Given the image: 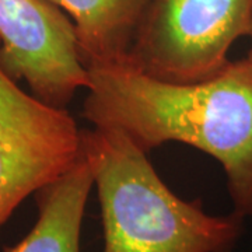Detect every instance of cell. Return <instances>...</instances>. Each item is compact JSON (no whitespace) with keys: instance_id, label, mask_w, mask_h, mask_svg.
I'll use <instances>...</instances> for the list:
<instances>
[{"instance_id":"obj_2","label":"cell","mask_w":252,"mask_h":252,"mask_svg":"<svg viewBox=\"0 0 252 252\" xmlns=\"http://www.w3.org/2000/svg\"><path fill=\"white\" fill-rule=\"evenodd\" d=\"M98 193L104 252H231L244 231L237 213L212 216L177 196L147 153L117 127L83 130Z\"/></svg>"},{"instance_id":"obj_10","label":"cell","mask_w":252,"mask_h":252,"mask_svg":"<svg viewBox=\"0 0 252 252\" xmlns=\"http://www.w3.org/2000/svg\"><path fill=\"white\" fill-rule=\"evenodd\" d=\"M49 1H54V3H56V1H55V0H49Z\"/></svg>"},{"instance_id":"obj_4","label":"cell","mask_w":252,"mask_h":252,"mask_svg":"<svg viewBox=\"0 0 252 252\" xmlns=\"http://www.w3.org/2000/svg\"><path fill=\"white\" fill-rule=\"evenodd\" d=\"M81 133L66 109L26 93L0 62V230L30 195L76 162Z\"/></svg>"},{"instance_id":"obj_6","label":"cell","mask_w":252,"mask_h":252,"mask_svg":"<svg viewBox=\"0 0 252 252\" xmlns=\"http://www.w3.org/2000/svg\"><path fill=\"white\" fill-rule=\"evenodd\" d=\"M93 187L91 167L81 150L67 171L36 192L35 224L4 252H80L81 223Z\"/></svg>"},{"instance_id":"obj_8","label":"cell","mask_w":252,"mask_h":252,"mask_svg":"<svg viewBox=\"0 0 252 252\" xmlns=\"http://www.w3.org/2000/svg\"><path fill=\"white\" fill-rule=\"evenodd\" d=\"M251 39H252V38H251ZM247 56H248V58H251V59H252V48L250 49V52H248V55H247Z\"/></svg>"},{"instance_id":"obj_11","label":"cell","mask_w":252,"mask_h":252,"mask_svg":"<svg viewBox=\"0 0 252 252\" xmlns=\"http://www.w3.org/2000/svg\"><path fill=\"white\" fill-rule=\"evenodd\" d=\"M231 252H233V251H231Z\"/></svg>"},{"instance_id":"obj_9","label":"cell","mask_w":252,"mask_h":252,"mask_svg":"<svg viewBox=\"0 0 252 252\" xmlns=\"http://www.w3.org/2000/svg\"><path fill=\"white\" fill-rule=\"evenodd\" d=\"M250 36L252 38V24H251V32H250Z\"/></svg>"},{"instance_id":"obj_3","label":"cell","mask_w":252,"mask_h":252,"mask_svg":"<svg viewBox=\"0 0 252 252\" xmlns=\"http://www.w3.org/2000/svg\"><path fill=\"white\" fill-rule=\"evenodd\" d=\"M251 24L252 0H150L126 62L158 80H205Z\"/></svg>"},{"instance_id":"obj_7","label":"cell","mask_w":252,"mask_h":252,"mask_svg":"<svg viewBox=\"0 0 252 252\" xmlns=\"http://www.w3.org/2000/svg\"><path fill=\"white\" fill-rule=\"evenodd\" d=\"M73 21L86 67L125 62L150 0H55Z\"/></svg>"},{"instance_id":"obj_5","label":"cell","mask_w":252,"mask_h":252,"mask_svg":"<svg viewBox=\"0 0 252 252\" xmlns=\"http://www.w3.org/2000/svg\"><path fill=\"white\" fill-rule=\"evenodd\" d=\"M0 62L58 108L89 84L73 21L49 0H0Z\"/></svg>"},{"instance_id":"obj_1","label":"cell","mask_w":252,"mask_h":252,"mask_svg":"<svg viewBox=\"0 0 252 252\" xmlns=\"http://www.w3.org/2000/svg\"><path fill=\"white\" fill-rule=\"evenodd\" d=\"M83 115L112 126L149 153L189 144L220 162L234 213L252 217V59L193 83L158 80L126 62L89 67Z\"/></svg>"}]
</instances>
